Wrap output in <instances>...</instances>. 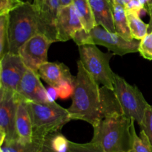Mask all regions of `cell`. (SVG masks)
<instances>
[{
	"mask_svg": "<svg viewBox=\"0 0 152 152\" xmlns=\"http://www.w3.org/2000/svg\"><path fill=\"white\" fill-rule=\"evenodd\" d=\"M99 85L79 60L72 104L68 109L72 120L85 121L94 127L104 117L103 96Z\"/></svg>",
	"mask_w": 152,
	"mask_h": 152,
	"instance_id": "6da1fadb",
	"label": "cell"
},
{
	"mask_svg": "<svg viewBox=\"0 0 152 152\" xmlns=\"http://www.w3.org/2000/svg\"><path fill=\"white\" fill-rule=\"evenodd\" d=\"M132 119L122 111H113L104 116L94 127L91 141L103 152H129L132 148Z\"/></svg>",
	"mask_w": 152,
	"mask_h": 152,
	"instance_id": "7a4b0ae2",
	"label": "cell"
},
{
	"mask_svg": "<svg viewBox=\"0 0 152 152\" xmlns=\"http://www.w3.org/2000/svg\"><path fill=\"white\" fill-rule=\"evenodd\" d=\"M39 33L42 34L38 14L33 3L25 2L10 13L9 52L18 54L21 46Z\"/></svg>",
	"mask_w": 152,
	"mask_h": 152,
	"instance_id": "3957f363",
	"label": "cell"
},
{
	"mask_svg": "<svg viewBox=\"0 0 152 152\" xmlns=\"http://www.w3.org/2000/svg\"><path fill=\"white\" fill-rule=\"evenodd\" d=\"M33 125V138L42 139L48 134L61 131L72 120L68 109L55 101L48 103L28 102Z\"/></svg>",
	"mask_w": 152,
	"mask_h": 152,
	"instance_id": "277c9868",
	"label": "cell"
},
{
	"mask_svg": "<svg viewBox=\"0 0 152 152\" xmlns=\"http://www.w3.org/2000/svg\"><path fill=\"white\" fill-rule=\"evenodd\" d=\"M80 61L86 69L99 84L114 90L115 73L110 66V60L114 57L113 52H102L96 45L79 46Z\"/></svg>",
	"mask_w": 152,
	"mask_h": 152,
	"instance_id": "5b68a950",
	"label": "cell"
},
{
	"mask_svg": "<svg viewBox=\"0 0 152 152\" xmlns=\"http://www.w3.org/2000/svg\"><path fill=\"white\" fill-rule=\"evenodd\" d=\"M114 92L123 113L127 117L137 122L140 126L149 105L137 86L129 84L123 77L115 75Z\"/></svg>",
	"mask_w": 152,
	"mask_h": 152,
	"instance_id": "8992f818",
	"label": "cell"
},
{
	"mask_svg": "<svg viewBox=\"0 0 152 152\" xmlns=\"http://www.w3.org/2000/svg\"><path fill=\"white\" fill-rule=\"evenodd\" d=\"M19 98L16 92L0 88V145L18 140L16 115Z\"/></svg>",
	"mask_w": 152,
	"mask_h": 152,
	"instance_id": "52a82bcc",
	"label": "cell"
},
{
	"mask_svg": "<svg viewBox=\"0 0 152 152\" xmlns=\"http://www.w3.org/2000/svg\"><path fill=\"white\" fill-rule=\"evenodd\" d=\"M92 44L100 45L107 48L114 55L123 56L135 53L139 50L140 40H128L116 32H111L101 25H96L90 31Z\"/></svg>",
	"mask_w": 152,
	"mask_h": 152,
	"instance_id": "ba28073f",
	"label": "cell"
},
{
	"mask_svg": "<svg viewBox=\"0 0 152 152\" xmlns=\"http://www.w3.org/2000/svg\"><path fill=\"white\" fill-rule=\"evenodd\" d=\"M52 43L47 36L39 33L25 42L18 54L27 68L38 72L40 66L48 62V52Z\"/></svg>",
	"mask_w": 152,
	"mask_h": 152,
	"instance_id": "9c48e42d",
	"label": "cell"
},
{
	"mask_svg": "<svg viewBox=\"0 0 152 152\" xmlns=\"http://www.w3.org/2000/svg\"><path fill=\"white\" fill-rule=\"evenodd\" d=\"M27 69L19 54L6 53L0 58V88L16 92Z\"/></svg>",
	"mask_w": 152,
	"mask_h": 152,
	"instance_id": "30bf717a",
	"label": "cell"
},
{
	"mask_svg": "<svg viewBox=\"0 0 152 152\" xmlns=\"http://www.w3.org/2000/svg\"><path fill=\"white\" fill-rule=\"evenodd\" d=\"M33 5L38 14L42 34L47 36L52 43L57 42L56 21L60 0H34Z\"/></svg>",
	"mask_w": 152,
	"mask_h": 152,
	"instance_id": "8fae6325",
	"label": "cell"
},
{
	"mask_svg": "<svg viewBox=\"0 0 152 152\" xmlns=\"http://www.w3.org/2000/svg\"><path fill=\"white\" fill-rule=\"evenodd\" d=\"M16 92L28 102H50L47 89L42 83L38 72L30 69H27L22 77Z\"/></svg>",
	"mask_w": 152,
	"mask_h": 152,
	"instance_id": "7c38bea8",
	"label": "cell"
},
{
	"mask_svg": "<svg viewBox=\"0 0 152 152\" xmlns=\"http://www.w3.org/2000/svg\"><path fill=\"white\" fill-rule=\"evenodd\" d=\"M83 25L73 4L60 7L56 21L57 42H66Z\"/></svg>",
	"mask_w": 152,
	"mask_h": 152,
	"instance_id": "4fadbf2b",
	"label": "cell"
},
{
	"mask_svg": "<svg viewBox=\"0 0 152 152\" xmlns=\"http://www.w3.org/2000/svg\"><path fill=\"white\" fill-rule=\"evenodd\" d=\"M16 132L19 142L29 144L33 142V125L29 104L20 96L16 110Z\"/></svg>",
	"mask_w": 152,
	"mask_h": 152,
	"instance_id": "5bb4252c",
	"label": "cell"
},
{
	"mask_svg": "<svg viewBox=\"0 0 152 152\" xmlns=\"http://www.w3.org/2000/svg\"><path fill=\"white\" fill-rule=\"evenodd\" d=\"M40 78L49 86H56L65 80L75 81L76 77L71 75L65 64L59 62H46L42 64L38 69Z\"/></svg>",
	"mask_w": 152,
	"mask_h": 152,
	"instance_id": "9a60e30c",
	"label": "cell"
},
{
	"mask_svg": "<svg viewBox=\"0 0 152 152\" xmlns=\"http://www.w3.org/2000/svg\"><path fill=\"white\" fill-rule=\"evenodd\" d=\"M91 7L96 25H101L111 32H116L113 4L111 0H88Z\"/></svg>",
	"mask_w": 152,
	"mask_h": 152,
	"instance_id": "2e32d148",
	"label": "cell"
},
{
	"mask_svg": "<svg viewBox=\"0 0 152 152\" xmlns=\"http://www.w3.org/2000/svg\"><path fill=\"white\" fill-rule=\"evenodd\" d=\"M112 4L116 33L128 40H134L131 35L130 30L129 28L127 13L125 10V7L114 2H112Z\"/></svg>",
	"mask_w": 152,
	"mask_h": 152,
	"instance_id": "e0dca14e",
	"label": "cell"
},
{
	"mask_svg": "<svg viewBox=\"0 0 152 152\" xmlns=\"http://www.w3.org/2000/svg\"><path fill=\"white\" fill-rule=\"evenodd\" d=\"M72 4L81 20L83 28L90 31L96 26L91 7L88 0H72Z\"/></svg>",
	"mask_w": 152,
	"mask_h": 152,
	"instance_id": "ac0fdd59",
	"label": "cell"
},
{
	"mask_svg": "<svg viewBox=\"0 0 152 152\" xmlns=\"http://www.w3.org/2000/svg\"><path fill=\"white\" fill-rule=\"evenodd\" d=\"M127 19L132 38L137 40L144 38L148 33V24L144 22L139 15L134 13H127Z\"/></svg>",
	"mask_w": 152,
	"mask_h": 152,
	"instance_id": "d6986e66",
	"label": "cell"
},
{
	"mask_svg": "<svg viewBox=\"0 0 152 152\" xmlns=\"http://www.w3.org/2000/svg\"><path fill=\"white\" fill-rule=\"evenodd\" d=\"M132 148L129 152H152V145L149 139L142 130L140 131V136L137 134L133 119L132 122Z\"/></svg>",
	"mask_w": 152,
	"mask_h": 152,
	"instance_id": "ffe728a7",
	"label": "cell"
},
{
	"mask_svg": "<svg viewBox=\"0 0 152 152\" xmlns=\"http://www.w3.org/2000/svg\"><path fill=\"white\" fill-rule=\"evenodd\" d=\"M9 18L10 14L0 16V58L9 52Z\"/></svg>",
	"mask_w": 152,
	"mask_h": 152,
	"instance_id": "44dd1931",
	"label": "cell"
},
{
	"mask_svg": "<svg viewBox=\"0 0 152 152\" xmlns=\"http://www.w3.org/2000/svg\"><path fill=\"white\" fill-rule=\"evenodd\" d=\"M68 152H103V151L99 145L92 141L83 144L70 141Z\"/></svg>",
	"mask_w": 152,
	"mask_h": 152,
	"instance_id": "7402d4cb",
	"label": "cell"
},
{
	"mask_svg": "<svg viewBox=\"0 0 152 152\" xmlns=\"http://www.w3.org/2000/svg\"><path fill=\"white\" fill-rule=\"evenodd\" d=\"M138 52L142 58L152 61V31L148 32L140 40Z\"/></svg>",
	"mask_w": 152,
	"mask_h": 152,
	"instance_id": "603a6c76",
	"label": "cell"
},
{
	"mask_svg": "<svg viewBox=\"0 0 152 152\" xmlns=\"http://www.w3.org/2000/svg\"><path fill=\"white\" fill-rule=\"evenodd\" d=\"M75 81L65 80L56 86L58 92V96L61 99H67L72 96L74 92Z\"/></svg>",
	"mask_w": 152,
	"mask_h": 152,
	"instance_id": "cb8c5ba5",
	"label": "cell"
},
{
	"mask_svg": "<svg viewBox=\"0 0 152 152\" xmlns=\"http://www.w3.org/2000/svg\"><path fill=\"white\" fill-rule=\"evenodd\" d=\"M140 127L141 130H142L148 137L152 145V106L150 104L145 110L144 119Z\"/></svg>",
	"mask_w": 152,
	"mask_h": 152,
	"instance_id": "d4e9b609",
	"label": "cell"
},
{
	"mask_svg": "<svg viewBox=\"0 0 152 152\" xmlns=\"http://www.w3.org/2000/svg\"><path fill=\"white\" fill-rule=\"evenodd\" d=\"M72 40L78 46H84V45H93L90 31H87L85 28H82L77 31L73 36Z\"/></svg>",
	"mask_w": 152,
	"mask_h": 152,
	"instance_id": "484cf974",
	"label": "cell"
},
{
	"mask_svg": "<svg viewBox=\"0 0 152 152\" xmlns=\"http://www.w3.org/2000/svg\"><path fill=\"white\" fill-rule=\"evenodd\" d=\"M24 3L21 0H0V16L10 14V12Z\"/></svg>",
	"mask_w": 152,
	"mask_h": 152,
	"instance_id": "4316f807",
	"label": "cell"
},
{
	"mask_svg": "<svg viewBox=\"0 0 152 152\" xmlns=\"http://www.w3.org/2000/svg\"><path fill=\"white\" fill-rule=\"evenodd\" d=\"M126 13H134L140 16L142 11H146L145 7L140 3L138 0H131L130 2L125 7Z\"/></svg>",
	"mask_w": 152,
	"mask_h": 152,
	"instance_id": "83f0119b",
	"label": "cell"
},
{
	"mask_svg": "<svg viewBox=\"0 0 152 152\" xmlns=\"http://www.w3.org/2000/svg\"><path fill=\"white\" fill-rule=\"evenodd\" d=\"M46 89H47V92L48 94V97L50 102L55 101V100H56V98H59V96H58L57 89H56V86H49V87Z\"/></svg>",
	"mask_w": 152,
	"mask_h": 152,
	"instance_id": "f1b7e54d",
	"label": "cell"
},
{
	"mask_svg": "<svg viewBox=\"0 0 152 152\" xmlns=\"http://www.w3.org/2000/svg\"><path fill=\"white\" fill-rule=\"evenodd\" d=\"M112 2L116 3V4H120V5L123 6V7H126L128 4L131 1V0H111Z\"/></svg>",
	"mask_w": 152,
	"mask_h": 152,
	"instance_id": "f546056e",
	"label": "cell"
},
{
	"mask_svg": "<svg viewBox=\"0 0 152 152\" xmlns=\"http://www.w3.org/2000/svg\"><path fill=\"white\" fill-rule=\"evenodd\" d=\"M146 12L150 16V20L149 22H148V25H149V27H148V32H150V31H152V7L151 8H148Z\"/></svg>",
	"mask_w": 152,
	"mask_h": 152,
	"instance_id": "4dcf8cb0",
	"label": "cell"
},
{
	"mask_svg": "<svg viewBox=\"0 0 152 152\" xmlns=\"http://www.w3.org/2000/svg\"><path fill=\"white\" fill-rule=\"evenodd\" d=\"M72 4V0H60V7Z\"/></svg>",
	"mask_w": 152,
	"mask_h": 152,
	"instance_id": "1f68e13d",
	"label": "cell"
},
{
	"mask_svg": "<svg viewBox=\"0 0 152 152\" xmlns=\"http://www.w3.org/2000/svg\"><path fill=\"white\" fill-rule=\"evenodd\" d=\"M138 1H140V4H142L144 7H145V10H146V7H147V5L148 4V3H149L150 0H138Z\"/></svg>",
	"mask_w": 152,
	"mask_h": 152,
	"instance_id": "d6a6232c",
	"label": "cell"
},
{
	"mask_svg": "<svg viewBox=\"0 0 152 152\" xmlns=\"http://www.w3.org/2000/svg\"><path fill=\"white\" fill-rule=\"evenodd\" d=\"M151 7H152V0H150L149 3H148V4L146 7V11L148 8H151Z\"/></svg>",
	"mask_w": 152,
	"mask_h": 152,
	"instance_id": "836d02e7",
	"label": "cell"
},
{
	"mask_svg": "<svg viewBox=\"0 0 152 152\" xmlns=\"http://www.w3.org/2000/svg\"><path fill=\"white\" fill-rule=\"evenodd\" d=\"M21 1H24V2H30V3H33L34 0H21Z\"/></svg>",
	"mask_w": 152,
	"mask_h": 152,
	"instance_id": "e575fe53",
	"label": "cell"
}]
</instances>
